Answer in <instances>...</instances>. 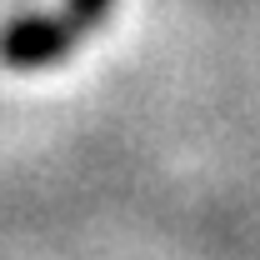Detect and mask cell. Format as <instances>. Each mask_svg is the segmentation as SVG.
Listing matches in <instances>:
<instances>
[{"label": "cell", "instance_id": "1", "mask_svg": "<svg viewBox=\"0 0 260 260\" xmlns=\"http://www.w3.org/2000/svg\"><path fill=\"white\" fill-rule=\"evenodd\" d=\"M110 15V0H60L55 15H25L0 30V65L5 70H50L60 65L85 35Z\"/></svg>", "mask_w": 260, "mask_h": 260}]
</instances>
